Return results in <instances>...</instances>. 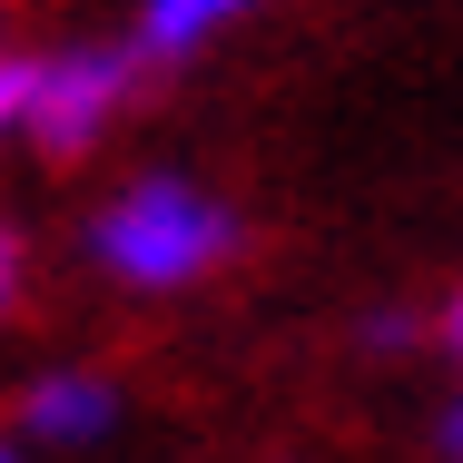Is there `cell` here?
Wrapping results in <instances>:
<instances>
[{"mask_svg": "<svg viewBox=\"0 0 463 463\" xmlns=\"http://www.w3.org/2000/svg\"><path fill=\"white\" fill-rule=\"evenodd\" d=\"M118 99H128V60H118V50H70V60H40V70H30L20 128H30L50 158H80L99 128L118 118Z\"/></svg>", "mask_w": 463, "mask_h": 463, "instance_id": "obj_2", "label": "cell"}, {"mask_svg": "<svg viewBox=\"0 0 463 463\" xmlns=\"http://www.w3.org/2000/svg\"><path fill=\"white\" fill-rule=\"evenodd\" d=\"M444 454L463 463V394H454V414H444Z\"/></svg>", "mask_w": 463, "mask_h": 463, "instance_id": "obj_6", "label": "cell"}, {"mask_svg": "<svg viewBox=\"0 0 463 463\" xmlns=\"http://www.w3.org/2000/svg\"><path fill=\"white\" fill-rule=\"evenodd\" d=\"M0 463H10V454H0Z\"/></svg>", "mask_w": 463, "mask_h": 463, "instance_id": "obj_9", "label": "cell"}, {"mask_svg": "<svg viewBox=\"0 0 463 463\" xmlns=\"http://www.w3.org/2000/svg\"><path fill=\"white\" fill-rule=\"evenodd\" d=\"M20 109H30V60H0V128H20Z\"/></svg>", "mask_w": 463, "mask_h": 463, "instance_id": "obj_5", "label": "cell"}, {"mask_svg": "<svg viewBox=\"0 0 463 463\" xmlns=\"http://www.w3.org/2000/svg\"><path fill=\"white\" fill-rule=\"evenodd\" d=\"M90 247H99L109 277H128V286L158 296V286L207 277V267L237 247V227H227L217 197H197L187 178H138L128 197H109V217L90 227Z\"/></svg>", "mask_w": 463, "mask_h": 463, "instance_id": "obj_1", "label": "cell"}, {"mask_svg": "<svg viewBox=\"0 0 463 463\" xmlns=\"http://www.w3.org/2000/svg\"><path fill=\"white\" fill-rule=\"evenodd\" d=\"M0 296H10V247H0Z\"/></svg>", "mask_w": 463, "mask_h": 463, "instance_id": "obj_8", "label": "cell"}, {"mask_svg": "<svg viewBox=\"0 0 463 463\" xmlns=\"http://www.w3.org/2000/svg\"><path fill=\"white\" fill-rule=\"evenodd\" d=\"M109 384L99 374H50V384H30V404H20V424L40 434V444H90V434H109Z\"/></svg>", "mask_w": 463, "mask_h": 463, "instance_id": "obj_3", "label": "cell"}, {"mask_svg": "<svg viewBox=\"0 0 463 463\" xmlns=\"http://www.w3.org/2000/svg\"><path fill=\"white\" fill-rule=\"evenodd\" d=\"M247 0H148L138 10V60H187L217 20H237Z\"/></svg>", "mask_w": 463, "mask_h": 463, "instance_id": "obj_4", "label": "cell"}, {"mask_svg": "<svg viewBox=\"0 0 463 463\" xmlns=\"http://www.w3.org/2000/svg\"><path fill=\"white\" fill-rule=\"evenodd\" d=\"M444 326H454V345H463V296H454V316H444Z\"/></svg>", "mask_w": 463, "mask_h": 463, "instance_id": "obj_7", "label": "cell"}]
</instances>
